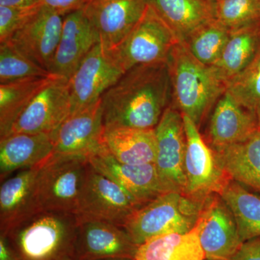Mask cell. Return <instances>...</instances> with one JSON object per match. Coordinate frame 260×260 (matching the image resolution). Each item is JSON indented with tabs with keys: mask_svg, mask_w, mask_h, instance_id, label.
<instances>
[{
	"mask_svg": "<svg viewBox=\"0 0 260 260\" xmlns=\"http://www.w3.org/2000/svg\"><path fill=\"white\" fill-rule=\"evenodd\" d=\"M68 80L51 75L19 116L9 134L54 133L71 113Z\"/></svg>",
	"mask_w": 260,
	"mask_h": 260,
	"instance_id": "obj_12",
	"label": "cell"
},
{
	"mask_svg": "<svg viewBox=\"0 0 260 260\" xmlns=\"http://www.w3.org/2000/svg\"><path fill=\"white\" fill-rule=\"evenodd\" d=\"M255 113L256 119H257L258 128L260 129V104L256 108Z\"/></svg>",
	"mask_w": 260,
	"mask_h": 260,
	"instance_id": "obj_38",
	"label": "cell"
},
{
	"mask_svg": "<svg viewBox=\"0 0 260 260\" xmlns=\"http://www.w3.org/2000/svg\"><path fill=\"white\" fill-rule=\"evenodd\" d=\"M257 129L255 112L243 107L225 91L214 107L208 130L209 145L218 149L235 144Z\"/></svg>",
	"mask_w": 260,
	"mask_h": 260,
	"instance_id": "obj_20",
	"label": "cell"
},
{
	"mask_svg": "<svg viewBox=\"0 0 260 260\" xmlns=\"http://www.w3.org/2000/svg\"><path fill=\"white\" fill-rule=\"evenodd\" d=\"M213 150L220 167L232 180L260 193L259 128L247 139Z\"/></svg>",
	"mask_w": 260,
	"mask_h": 260,
	"instance_id": "obj_23",
	"label": "cell"
},
{
	"mask_svg": "<svg viewBox=\"0 0 260 260\" xmlns=\"http://www.w3.org/2000/svg\"><path fill=\"white\" fill-rule=\"evenodd\" d=\"M90 165L127 191L142 205L170 192L155 164L129 165L118 161L102 146L88 156Z\"/></svg>",
	"mask_w": 260,
	"mask_h": 260,
	"instance_id": "obj_14",
	"label": "cell"
},
{
	"mask_svg": "<svg viewBox=\"0 0 260 260\" xmlns=\"http://www.w3.org/2000/svg\"><path fill=\"white\" fill-rule=\"evenodd\" d=\"M78 222L75 213L40 210L3 236L21 260H64L73 254Z\"/></svg>",
	"mask_w": 260,
	"mask_h": 260,
	"instance_id": "obj_3",
	"label": "cell"
},
{
	"mask_svg": "<svg viewBox=\"0 0 260 260\" xmlns=\"http://www.w3.org/2000/svg\"><path fill=\"white\" fill-rule=\"evenodd\" d=\"M142 206L121 186L89 162L77 215L123 227L130 215Z\"/></svg>",
	"mask_w": 260,
	"mask_h": 260,
	"instance_id": "obj_9",
	"label": "cell"
},
{
	"mask_svg": "<svg viewBox=\"0 0 260 260\" xmlns=\"http://www.w3.org/2000/svg\"><path fill=\"white\" fill-rule=\"evenodd\" d=\"M195 228L208 260H230L243 242L234 214L219 194L205 200Z\"/></svg>",
	"mask_w": 260,
	"mask_h": 260,
	"instance_id": "obj_11",
	"label": "cell"
},
{
	"mask_svg": "<svg viewBox=\"0 0 260 260\" xmlns=\"http://www.w3.org/2000/svg\"><path fill=\"white\" fill-rule=\"evenodd\" d=\"M88 167L86 155L54 153L38 174L40 209L76 214Z\"/></svg>",
	"mask_w": 260,
	"mask_h": 260,
	"instance_id": "obj_5",
	"label": "cell"
},
{
	"mask_svg": "<svg viewBox=\"0 0 260 260\" xmlns=\"http://www.w3.org/2000/svg\"><path fill=\"white\" fill-rule=\"evenodd\" d=\"M230 260H260V237L243 243Z\"/></svg>",
	"mask_w": 260,
	"mask_h": 260,
	"instance_id": "obj_35",
	"label": "cell"
},
{
	"mask_svg": "<svg viewBox=\"0 0 260 260\" xmlns=\"http://www.w3.org/2000/svg\"><path fill=\"white\" fill-rule=\"evenodd\" d=\"M40 7L20 8L0 6V43L8 42Z\"/></svg>",
	"mask_w": 260,
	"mask_h": 260,
	"instance_id": "obj_33",
	"label": "cell"
},
{
	"mask_svg": "<svg viewBox=\"0 0 260 260\" xmlns=\"http://www.w3.org/2000/svg\"><path fill=\"white\" fill-rule=\"evenodd\" d=\"M155 132L158 147L155 162L157 170L171 191L184 194L186 138L182 114L171 104L162 114Z\"/></svg>",
	"mask_w": 260,
	"mask_h": 260,
	"instance_id": "obj_13",
	"label": "cell"
},
{
	"mask_svg": "<svg viewBox=\"0 0 260 260\" xmlns=\"http://www.w3.org/2000/svg\"><path fill=\"white\" fill-rule=\"evenodd\" d=\"M50 76L47 70L23 55L10 43H0V83Z\"/></svg>",
	"mask_w": 260,
	"mask_h": 260,
	"instance_id": "obj_30",
	"label": "cell"
},
{
	"mask_svg": "<svg viewBox=\"0 0 260 260\" xmlns=\"http://www.w3.org/2000/svg\"><path fill=\"white\" fill-rule=\"evenodd\" d=\"M172 99L167 61L134 67L103 95L104 126L154 129Z\"/></svg>",
	"mask_w": 260,
	"mask_h": 260,
	"instance_id": "obj_1",
	"label": "cell"
},
{
	"mask_svg": "<svg viewBox=\"0 0 260 260\" xmlns=\"http://www.w3.org/2000/svg\"><path fill=\"white\" fill-rule=\"evenodd\" d=\"M181 42L191 32L215 19V2L208 0H150Z\"/></svg>",
	"mask_w": 260,
	"mask_h": 260,
	"instance_id": "obj_25",
	"label": "cell"
},
{
	"mask_svg": "<svg viewBox=\"0 0 260 260\" xmlns=\"http://www.w3.org/2000/svg\"><path fill=\"white\" fill-rule=\"evenodd\" d=\"M54 153L51 134L11 133L0 138L1 181L16 171L42 166Z\"/></svg>",
	"mask_w": 260,
	"mask_h": 260,
	"instance_id": "obj_21",
	"label": "cell"
},
{
	"mask_svg": "<svg viewBox=\"0 0 260 260\" xmlns=\"http://www.w3.org/2000/svg\"><path fill=\"white\" fill-rule=\"evenodd\" d=\"M208 1L216 2L217 0H208Z\"/></svg>",
	"mask_w": 260,
	"mask_h": 260,
	"instance_id": "obj_40",
	"label": "cell"
},
{
	"mask_svg": "<svg viewBox=\"0 0 260 260\" xmlns=\"http://www.w3.org/2000/svg\"><path fill=\"white\" fill-rule=\"evenodd\" d=\"M150 0H89L83 9L99 42L114 49L144 14Z\"/></svg>",
	"mask_w": 260,
	"mask_h": 260,
	"instance_id": "obj_16",
	"label": "cell"
},
{
	"mask_svg": "<svg viewBox=\"0 0 260 260\" xmlns=\"http://www.w3.org/2000/svg\"><path fill=\"white\" fill-rule=\"evenodd\" d=\"M198 229L185 234H166L138 247L135 260H205Z\"/></svg>",
	"mask_w": 260,
	"mask_h": 260,
	"instance_id": "obj_26",
	"label": "cell"
},
{
	"mask_svg": "<svg viewBox=\"0 0 260 260\" xmlns=\"http://www.w3.org/2000/svg\"><path fill=\"white\" fill-rule=\"evenodd\" d=\"M226 91L243 107L255 112L260 104V47L250 63L228 83Z\"/></svg>",
	"mask_w": 260,
	"mask_h": 260,
	"instance_id": "obj_31",
	"label": "cell"
},
{
	"mask_svg": "<svg viewBox=\"0 0 260 260\" xmlns=\"http://www.w3.org/2000/svg\"><path fill=\"white\" fill-rule=\"evenodd\" d=\"M40 167L23 169L5 179L0 186V234L42 210L37 199V181Z\"/></svg>",
	"mask_w": 260,
	"mask_h": 260,
	"instance_id": "obj_19",
	"label": "cell"
},
{
	"mask_svg": "<svg viewBox=\"0 0 260 260\" xmlns=\"http://www.w3.org/2000/svg\"><path fill=\"white\" fill-rule=\"evenodd\" d=\"M229 35L230 29L213 19L191 32L182 43L194 59L211 67L221 55Z\"/></svg>",
	"mask_w": 260,
	"mask_h": 260,
	"instance_id": "obj_29",
	"label": "cell"
},
{
	"mask_svg": "<svg viewBox=\"0 0 260 260\" xmlns=\"http://www.w3.org/2000/svg\"><path fill=\"white\" fill-rule=\"evenodd\" d=\"M104 144L111 155L122 164L143 165L155 164L156 160L155 128H105Z\"/></svg>",
	"mask_w": 260,
	"mask_h": 260,
	"instance_id": "obj_22",
	"label": "cell"
},
{
	"mask_svg": "<svg viewBox=\"0 0 260 260\" xmlns=\"http://www.w3.org/2000/svg\"><path fill=\"white\" fill-rule=\"evenodd\" d=\"M186 132L184 172L186 186L184 194L198 201L220 194L231 178L225 174L215 152L200 135L199 128L188 116L183 115Z\"/></svg>",
	"mask_w": 260,
	"mask_h": 260,
	"instance_id": "obj_8",
	"label": "cell"
},
{
	"mask_svg": "<svg viewBox=\"0 0 260 260\" xmlns=\"http://www.w3.org/2000/svg\"><path fill=\"white\" fill-rule=\"evenodd\" d=\"M179 42L175 32L150 1L138 23L112 51L126 72L139 65L167 61Z\"/></svg>",
	"mask_w": 260,
	"mask_h": 260,
	"instance_id": "obj_6",
	"label": "cell"
},
{
	"mask_svg": "<svg viewBox=\"0 0 260 260\" xmlns=\"http://www.w3.org/2000/svg\"><path fill=\"white\" fill-rule=\"evenodd\" d=\"M203 203L177 191L165 193L132 214L122 228L138 246L159 236L185 234L194 229Z\"/></svg>",
	"mask_w": 260,
	"mask_h": 260,
	"instance_id": "obj_4",
	"label": "cell"
},
{
	"mask_svg": "<svg viewBox=\"0 0 260 260\" xmlns=\"http://www.w3.org/2000/svg\"><path fill=\"white\" fill-rule=\"evenodd\" d=\"M64 260H73V259H72L71 258H67V259H65ZM114 260H135V259H114Z\"/></svg>",
	"mask_w": 260,
	"mask_h": 260,
	"instance_id": "obj_39",
	"label": "cell"
},
{
	"mask_svg": "<svg viewBox=\"0 0 260 260\" xmlns=\"http://www.w3.org/2000/svg\"><path fill=\"white\" fill-rule=\"evenodd\" d=\"M167 61L172 85V105L199 128L226 91V83L212 67L194 59L182 42L174 47Z\"/></svg>",
	"mask_w": 260,
	"mask_h": 260,
	"instance_id": "obj_2",
	"label": "cell"
},
{
	"mask_svg": "<svg viewBox=\"0 0 260 260\" xmlns=\"http://www.w3.org/2000/svg\"><path fill=\"white\" fill-rule=\"evenodd\" d=\"M124 73L112 50L98 42L68 80L70 114L96 104Z\"/></svg>",
	"mask_w": 260,
	"mask_h": 260,
	"instance_id": "obj_7",
	"label": "cell"
},
{
	"mask_svg": "<svg viewBox=\"0 0 260 260\" xmlns=\"http://www.w3.org/2000/svg\"><path fill=\"white\" fill-rule=\"evenodd\" d=\"M0 260H21L15 254L8 239L0 234Z\"/></svg>",
	"mask_w": 260,
	"mask_h": 260,
	"instance_id": "obj_37",
	"label": "cell"
},
{
	"mask_svg": "<svg viewBox=\"0 0 260 260\" xmlns=\"http://www.w3.org/2000/svg\"><path fill=\"white\" fill-rule=\"evenodd\" d=\"M104 130L101 99L91 107L70 114L51 134L54 154L88 156L104 144Z\"/></svg>",
	"mask_w": 260,
	"mask_h": 260,
	"instance_id": "obj_18",
	"label": "cell"
},
{
	"mask_svg": "<svg viewBox=\"0 0 260 260\" xmlns=\"http://www.w3.org/2000/svg\"><path fill=\"white\" fill-rule=\"evenodd\" d=\"M89 0H42V5L65 15L70 12L81 9Z\"/></svg>",
	"mask_w": 260,
	"mask_h": 260,
	"instance_id": "obj_34",
	"label": "cell"
},
{
	"mask_svg": "<svg viewBox=\"0 0 260 260\" xmlns=\"http://www.w3.org/2000/svg\"><path fill=\"white\" fill-rule=\"evenodd\" d=\"M98 42L99 35L83 8L65 15L60 39L49 73L52 76L69 80Z\"/></svg>",
	"mask_w": 260,
	"mask_h": 260,
	"instance_id": "obj_17",
	"label": "cell"
},
{
	"mask_svg": "<svg viewBox=\"0 0 260 260\" xmlns=\"http://www.w3.org/2000/svg\"><path fill=\"white\" fill-rule=\"evenodd\" d=\"M42 5V0H0V6L32 8Z\"/></svg>",
	"mask_w": 260,
	"mask_h": 260,
	"instance_id": "obj_36",
	"label": "cell"
},
{
	"mask_svg": "<svg viewBox=\"0 0 260 260\" xmlns=\"http://www.w3.org/2000/svg\"><path fill=\"white\" fill-rule=\"evenodd\" d=\"M205 260H208V259H205Z\"/></svg>",
	"mask_w": 260,
	"mask_h": 260,
	"instance_id": "obj_42",
	"label": "cell"
},
{
	"mask_svg": "<svg viewBox=\"0 0 260 260\" xmlns=\"http://www.w3.org/2000/svg\"><path fill=\"white\" fill-rule=\"evenodd\" d=\"M258 3H259V8H260V0H257Z\"/></svg>",
	"mask_w": 260,
	"mask_h": 260,
	"instance_id": "obj_41",
	"label": "cell"
},
{
	"mask_svg": "<svg viewBox=\"0 0 260 260\" xmlns=\"http://www.w3.org/2000/svg\"><path fill=\"white\" fill-rule=\"evenodd\" d=\"M73 260L135 259L138 246L122 227L78 215Z\"/></svg>",
	"mask_w": 260,
	"mask_h": 260,
	"instance_id": "obj_10",
	"label": "cell"
},
{
	"mask_svg": "<svg viewBox=\"0 0 260 260\" xmlns=\"http://www.w3.org/2000/svg\"><path fill=\"white\" fill-rule=\"evenodd\" d=\"M64 16L42 5L8 42L49 73L60 39Z\"/></svg>",
	"mask_w": 260,
	"mask_h": 260,
	"instance_id": "obj_15",
	"label": "cell"
},
{
	"mask_svg": "<svg viewBox=\"0 0 260 260\" xmlns=\"http://www.w3.org/2000/svg\"><path fill=\"white\" fill-rule=\"evenodd\" d=\"M260 47V19L230 30L221 55L211 66L226 83L250 63Z\"/></svg>",
	"mask_w": 260,
	"mask_h": 260,
	"instance_id": "obj_24",
	"label": "cell"
},
{
	"mask_svg": "<svg viewBox=\"0 0 260 260\" xmlns=\"http://www.w3.org/2000/svg\"><path fill=\"white\" fill-rule=\"evenodd\" d=\"M215 19L226 28L242 26L260 19L257 0H217Z\"/></svg>",
	"mask_w": 260,
	"mask_h": 260,
	"instance_id": "obj_32",
	"label": "cell"
},
{
	"mask_svg": "<svg viewBox=\"0 0 260 260\" xmlns=\"http://www.w3.org/2000/svg\"><path fill=\"white\" fill-rule=\"evenodd\" d=\"M50 77L0 83V138L9 134L19 116Z\"/></svg>",
	"mask_w": 260,
	"mask_h": 260,
	"instance_id": "obj_27",
	"label": "cell"
},
{
	"mask_svg": "<svg viewBox=\"0 0 260 260\" xmlns=\"http://www.w3.org/2000/svg\"><path fill=\"white\" fill-rule=\"evenodd\" d=\"M219 194L234 214L242 242L260 237L259 197L232 179Z\"/></svg>",
	"mask_w": 260,
	"mask_h": 260,
	"instance_id": "obj_28",
	"label": "cell"
}]
</instances>
